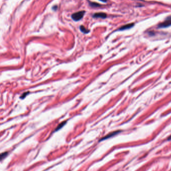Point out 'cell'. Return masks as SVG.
<instances>
[{
  "label": "cell",
  "mask_w": 171,
  "mask_h": 171,
  "mask_svg": "<svg viewBox=\"0 0 171 171\" xmlns=\"http://www.w3.org/2000/svg\"><path fill=\"white\" fill-rule=\"evenodd\" d=\"M85 13H86V11H84L77 12L72 15L71 16L72 18L74 21H78L83 17V16L85 14Z\"/></svg>",
  "instance_id": "obj_1"
},
{
  "label": "cell",
  "mask_w": 171,
  "mask_h": 171,
  "mask_svg": "<svg viewBox=\"0 0 171 171\" xmlns=\"http://www.w3.org/2000/svg\"><path fill=\"white\" fill-rule=\"evenodd\" d=\"M171 26V16H169L163 23L159 25L158 27L160 28H165Z\"/></svg>",
  "instance_id": "obj_2"
},
{
  "label": "cell",
  "mask_w": 171,
  "mask_h": 171,
  "mask_svg": "<svg viewBox=\"0 0 171 171\" xmlns=\"http://www.w3.org/2000/svg\"><path fill=\"white\" fill-rule=\"evenodd\" d=\"M120 132V131H113V132H111L109 133H108V135H107L106 136L103 137V138H101L99 141H104L105 140H106V139H108L110 137H114V136L116 135L117 134L119 133Z\"/></svg>",
  "instance_id": "obj_3"
},
{
  "label": "cell",
  "mask_w": 171,
  "mask_h": 171,
  "mask_svg": "<svg viewBox=\"0 0 171 171\" xmlns=\"http://www.w3.org/2000/svg\"><path fill=\"white\" fill-rule=\"evenodd\" d=\"M106 14L104 13H95L93 15V18H102V19H104L105 18H106Z\"/></svg>",
  "instance_id": "obj_4"
},
{
  "label": "cell",
  "mask_w": 171,
  "mask_h": 171,
  "mask_svg": "<svg viewBox=\"0 0 171 171\" xmlns=\"http://www.w3.org/2000/svg\"><path fill=\"white\" fill-rule=\"evenodd\" d=\"M133 25H134V24L133 23L127 24V25H124V26H122L121 27H120V30H126V29L131 28V27H132L133 26Z\"/></svg>",
  "instance_id": "obj_5"
},
{
  "label": "cell",
  "mask_w": 171,
  "mask_h": 171,
  "mask_svg": "<svg viewBox=\"0 0 171 171\" xmlns=\"http://www.w3.org/2000/svg\"><path fill=\"white\" fill-rule=\"evenodd\" d=\"M80 29L81 32H82L83 33H86V34L88 33L89 32V30H87V29H86V28H85L83 26H82V25L80 26Z\"/></svg>",
  "instance_id": "obj_6"
},
{
  "label": "cell",
  "mask_w": 171,
  "mask_h": 171,
  "mask_svg": "<svg viewBox=\"0 0 171 171\" xmlns=\"http://www.w3.org/2000/svg\"><path fill=\"white\" fill-rule=\"evenodd\" d=\"M66 123V121H64V122H62V123L60 124L58 126H57V128L55 130V131H58V130H59L60 129H61L63 126H64Z\"/></svg>",
  "instance_id": "obj_7"
},
{
  "label": "cell",
  "mask_w": 171,
  "mask_h": 171,
  "mask_svg": "<svg viewBox=\"0 0 171 171\" xmlns=\"http://www.w3.org/2000/svg\"><path fill=\"white\" fill-rule=\"evenodd\" d=\"M89 5L92 7H99L100 6L99 4L98 3H94V2H89Z\"/></svg>",
  "instance_id": "obj_8"
},
{
  "label": "cell",
  "mask_w": 171,
  "mask_h": 171,
  "mask_svg": "<svg viewBox=\"0 0 171 171\" xmlns=\"http://www.w3.org/2000/svg\"><path fill=\"white\" fill-rule=\"evenodd\" d=\"M8 155V153L7 152H4V153H3L2 154H1V160H3L4 159V158H5Z\"/></svg>",
  "instance_id": "obj_9"
},
{
  "label": "cell",
  "mask_w": 171,
  "mask_h": 171,
  "mask_svg": "<svg viewBox=\"0 0 171 171\" xmlns=\"http://www.w3.org/2000/svg\"><path fill=\"white\" fill-rule=\"evenodd\" d=\"M29 94V92H24V93H23V94L21 96V97H20V98H21V99H24V98H25L28 95V94Z\"/></svg>",
  "instance_id": "obj_10"
},
{
  "label": "cell",
  "mask_w": 171,
  "mask_h": 171,
  "mask_svg": "<svg viewBox=\"0 0 171 171\" xmlns=\"http://www.w3.org/2000/svg\"><path fill=\"white\" fill-rule=\"evenodd\" d=\"M168 140H171V136H170V137H168Z\"/></svg>",
  "instance_id": "obj_11"
}]
</instances>
